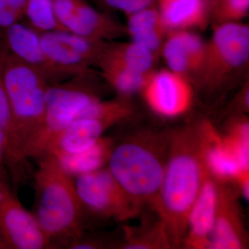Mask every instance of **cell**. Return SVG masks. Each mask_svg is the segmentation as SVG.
I'll return each mask as SVG.
<instances>
[{
	"mask_svg": "<svg viewBox=\"0 0 249 249\" xmlns=\"http://www.w3.org/2000/svg\"><path fill=\"white\" fill-rule=\"evenodd\" d=\"M247 247V233L235 195L219 186L217 213L208 249H240Z\"/></svg>",
	"mask_w": 249,
	"mask_h": 249,
	"instance_id": "30bf717a",
	"label": "cell"
},
{
	"mask_svg": "<svg viewBox=\"0 0 249 249\" xmlns=\"http://www.w3.org/2000/svg\"><path fill=\"white\" fill-rule=\"evenodd\" d=\"M152 73L134 71L112 60L106 67L109 81L119 92L124 96L142 91Z\"/></svg>",
	"mask_w": 249,
	"mask_h": 249,
	"instance_id": "d6986e66",
	"label": "cell"
},
{
	"mask_svg": "<svg viewBox=\"0 0 249 249\" xmlns=\"http://www.w3.org/2000/svg\"><path fill=\"white\" fill-rule=\"evenodd\" d=\"M161 51L168 68L187 76L201 71L206 42L191 30L170 31L165 36Z\"/></svg>",
	"mask_w": 249,
	"mask_h": 249,
	"instance_id": "8fae6325",
	"label": "cell"
},
{
	"mask_svg": "<svg viewBox=\"0 0 249 249\" xmlns=\"http://www.w3.org/2000/svg\"><path fill=\"white\" fill-rule=\"evenodd\" d=\"M22 11L13 9H4L0 11V27L8 28L15 24Z\"/></svg>",
	"mask_w": 249,
	"mask_h": 249,
	"instance_id": "4316f807",
	"label": "cell"
},
{
	"mask_svg": "<svg viewBox=\"0 0 249 249\" xmlns=\"http://www.w3.org/2000/svg\"><path fill=\"white\" fill-rule=\"evenodd\" d=\"M34 175L35 200L32 213L53 245L84 232L85 213L74 178L58 158L47 153L37 157Z\"/></svg>",
	"mask_w": 249,
	"mask_h": 249,
	"instance_id": "3957f363",
	"label": "cell"
},
{
	"mask_svg": "<svg viewBox=\"0 0 249 249\" xmlns=\"http://www.w3.org/2000/svg\"><path fill=\"white\" fill-rule=\"evenodd\" d=\"M74 178L75 186L86 211L118 222L137 217L142 209L111 175L107 166Z\"/></svg>",
	"mask_w": 249,
	"mask_h": 249,
	"instance_id": "8992f818",
	"label": "cell"
},
{
	"mask_svg": "<svg viewBox=\"0 0 249 249\" xmlns=\"http://www.w3.org/2000/svg\"><path fill=\"white\" fill-rule=\"evenodd\" d=\"M24 11L33 25L40 30L53 31L58 24L53 0H28Z\"/></svg>",
	"mask_w": 249,
	"mask_h": 249,
	"instance_id": "cb8c5ba5",
	"label": "cell"
},
{
	"mask_svg": "<svg viewBox=\"0 0 249 249\" xmlns=\"http://www.w3.org/2000/svg\"><path fill=\"white\" fill-rule=\"evenodd\" d=\"M171 139L172 134L142 131L114 142L107 168L141 209H155Z\"/></svg>",
	"mask_w": 249,
	"mask_h": 249,
	"instance_id": "7a4b0ae2",
	"label": "cell"
},
{
	"mask_svg": "<svg viewBox=\"0 0 249 249\" xmlns=\"http://www.w3.org/2000/svg\"><path fill=\"white\" fill-rule=\"evenodd\" d=\"M107 6L119 10L124 14H134L155 4L156 0H103Z\"/></svg>",
	"mask_w": 249,
	"mask_h": 249,
	"instance_id": "d4e9b609",
	"label": "cell"
},
{
	"mask_svg": "<svg viewBox=\"0 0 249 249\" xmlns=\"http://www.w3.org/2000/svg\"><path fill=\"white\" fill-rule=\"evenodd\" d=\"M13 125V115L11 106L3 82H0V128L9 137Z\"/></svg>",
	"mask_w": 249,
	"mask_h": 249,
	"instance_id": "484cf974",
	"label": "cell"
},
{
	"mask_svg": "<svg viewBox=\"0 0 249 249\" xmlns=\"http://www.w3.org/2000/svg\"><path fill=\"white\" fill-rule=\"evenodd\" d=\"M209 175L201 127L172 134L171 143L155 211L164 225L170 247L183 244L188 213Z\"/></svg>",
	"mask_w": 249,
	"mask_h": 249,
	"instance_id": "6da1fadb",
	"label": "cell"
},
{
	"mask_svg": "<svg viewBox=\"0 0 249 249\" xmlns=\"http://www.w3.org/2000/svg\"><path fill=\"white\" fill-rule=\"evenodd\" d=\"M209 16L217 24L240 22L248 14L249 0H208Z\"/></svg>",
	"mask_w": 249,
	"mask_h": 249,
	"instance_id": "7402d4cb",
	"label": "cell"
},
{
	"mask_svg": "<svg viewBox=\"0 0 249 249\" xmlns=\"http://www.w3.org/2000/svg\"><path fill=\"white\" fill-rule=\"evenodd\" d=\"M0 232L9 249H52L35 216L18 199L7 169L0 173Z\"/></svg>",
	"mask_w": 249,
	"mask_h": 249,
	"instance_id": "52a82bcc",
	"label": "cell"
},
{
	"mask_svg": "<svg viewBox=\"0 0 249 249\" xmlns=\"http://www.w3.org/2000/svg\"><path fill=\"white\" fill-rule=\"evenodd\" d=\"M142 91L148 107L163 117L182 115L193 102V89L186 76L169 69L152 72Z\"/></svg>",
	"mask_w": 249,
	"mask_h": 249,
	"instance_id": "ba28073f",
	"label": "cell"
},
{
	"mask_svg": "<svg viewBox=\"0 0 249 249\" xmlns=\"http://www.w3.org/2000/svg\"><path fill=\"white\" fill-rule=\"evenodd\" d=\"M28 0H0V11L13 9L16 11L24 10Z\"/></svg>",
	"mask_w": 249,
	"mask_h": 249,
	"instance_id": "83f0119b",
	"label": "cell"
},
{
	"mask_svg": "<svg viewBox=\"0 0 249 249\" xmlns=\"http://www.w3.org/2000/svg\"><path fill=\"white\" fill-rule=\"evenodd\" d=\"M40 45L45 58L63 65L78 63L90 50L86 37L73 33L49 31L41 36Z\"/></svg>",
	"mask_w": 249,
	"mask_h": 249,
	"instance_id": "9a60e30c",
	"label": "cell"
},
{
	"mask_svg": "<svg viewBox=\"0 0 249 249\" xmlns=\"http://www.w3.org/2000/svg\"><path fill=\"white\" fill-rule=\"evenodd\" d=\"M205 138V160L210 175L220 181H237L244 171L224 137L209 124L201 126Z\"/></svg>",
	"mask_w": 249,
	"mask_h": 249,
	"instance_id": "5bb4252c",
	"label": "cell"
},
{
	"mask_svg": "<svg viewBox=\"0 0 249 249\" xmlns=\"http://www.w3.org/2000/svg\"><path fill=\"white\" fill-rule=\"evenodd\" d=\"M167 31L202 28L210 18L208 0H156Z\"/></svg>",
	"mask_w": 249,
	"mask_h": 249,
	"instance_id": "4fadbf2b",
	"label": "cell"
},
{
	"mask_svg": "<svg viewBox=\"0 0 249 249\" xmlns=\"http://www.w3.org/2000/svg\"><path fill=\"white\" fill-rule=\"evenodd\" d=\"M6 143H7V137L2 129L0 128V173L6 169L5 165V158H6Z\"/></svg>",
	"mask_w": 249,
	"mask_h": 249,
	"instance_id": "f1b7e54d",
	"label": "cell"
},
{
	"mask_svg": "<svg viewBox=\"0 0 249 249\" xmlns=\"http://www.w3.org/2000/svg\"><path fill=\"white\" fill-rule=\"evenodd\" d=\"M155 55L151 51L132 41L118 50L111 60L134 71L150 73L153 72Z\"/></svg>",
	"mask_w": 249,
	"mask_h": 249,
	"instance_id": "44dd1931",
	"label": "cell"
},
{
	"mask_svg": "<svg viewBox=\"0 0 249 249\" xmlns=\"http://www.w3.org/2000/svg\"><path fill=\"white\" fill-rule=\"evenodd\" d=\"M127 16V29L132 42L154 53L161 49L168 31L163 25L156 4Z\"/></svg>",
	"mask_w": 249,
	"mask_h": 249,
	"instance_id": "2e32d148",
	"label": "cell"
},
{
	"mask_svg": "<svg viewBox=\"0 0 249 249\" xmlns=\"http://www.w3.org/2000/svg\"><path fill=\"white\" fill-rule=\"evenodd\" d=\"M219 183L208 175L187 219V231L183 243L192 249H208L217 213Z\"/></svg>",
	"mask_w": 249,
	"mask_h": 249,
	"instance_id": "9c48e42d",
	"label": "cell"
},
{
	"mask_svg": "<svg viewBox=\"0 0 249 249\" xmlns=\"http://www.w3.org/2000/svg\"><path fill=\"white\" fill-rule=\"evenodd\" d=\"M114 124L103 118L78 116L62 132L48 153L58 157L84 151L96 144L105 131Z\"/></svg>",
	"mask_w": 249,
	"mask_h": 249,
	"instance_id": "7c38bea8",
	"label": "cell"
},
{
	"mask_svg": "<svg viewBox=\"0 0 249 249\" xmlns=\"http://www.w3.org/2000/svg\"><path fill=\"white\" fill-rule=\"evenodd\" d=\"M0 249H9V246L5 242L1 232H0Z\"/></svg>",
	"mask_w": 249,
	"mask_h": 249,
	"instance_id": "f546056e",
	"label": "cell"
},
{
	"mask_svg": "<svg viewBox=\"0 0 249 249\" xmlns=\"http://www.w3.org/2000/svg\"><path fill=\"white\" fill-rule=\"evenodd\" d=\"M114 145L112 139L103 137L93 146L84 151L55 157L67 173L75 178L107 166Z\"/></svg>",
	"mask_w": 249,
	"mask_h": 249,
	"instance_id": "e0dca14e",
	"label": "cell"
},
{
	"mask_svg": "<svg viewBox=\"0 0 249 249\" xmlns=\"http://www.w3.org/2000/svg\"><path fill=\"white\" fill-rule=\"evenodd\" d=\"M106 19L82 0H76L74 10L67 28L76 35L88 37L101 29Z\"/></svg>",
	"mask_w": 249,
	"mask_h": 249,
	"instance_id": "ffe728a7",
	"label": "cell"
},
{
	"mask_svg": "<svg viewBox=\"0 0 249 249\" xmlns=\"http://www.w3.org/2000/svg\"><path fill=\"white\" fill-rule=\"evenodd\" d=\"M99 99L83 90L53 88L46 90L43 119L26 151V158L48 153L62 132L88 107Z\"/></svg>",
	"mask_w": 249,
	"mask_h": 249,
	"instance_id": "277c9868",
	"label": "cell"
},
{
	"mask_svg": "<svg viewBox=\"0 0 249 249\" xmlns=\"http://www.w3.org/2000/svg\"><path fill=\"white\" fill-rule=\"evenodd\" d=\"M244 171H249V124L242 121L231 127L224 137Z\"/></svg>",
	"mask_w": 249,
	"mask_h": 249,
	"instance_id": "603a6c76",
	"label": "cell"
},
{
	"mask_svg": "<svg viewBox=\"0 0 249 249\" xmlns=\"http://www.w3.org/2000/svg\"><path fill=\"white\" fill-rule=\"evenodd\" d=\"M10 47L18 56L33 64L45 60L40 45V37L23 24L15 23L7 29Z\"/></svg>",
	"mask_w": 249,
	"mask_h": 249,
	"instance_id": "ac0fdd59",
	"label": "cell"
},
{
	"mask_svg": "<svg viewBox=\"0 0 249 249\" xmlns=\"http://www.w3.org/2000/svg\"><path fill=\"white\" fill-rule=\"evenodd\" d=\"M249 58V26L241 22L219 23L206 43L204 65L199 73L206 86H218L244 66Z\"/></svg>",
	"mask_w": 249,
	"mask_h": 249,
	"instance_id": "5b68a950",
	"label": "cell"
}]
</instances>
